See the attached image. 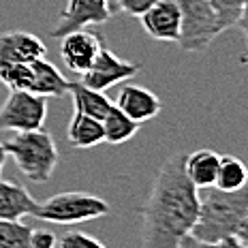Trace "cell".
Returning a JSON list of instances; mask_svg holds the SVG:
<instances>
[{"instance_id":"6da1fadb","label":"cell","mask_w":248,"mask_h":248,"mask_svg":"<svg viewBox=\"0 0 248 248\" xmlns=\"http://www.w3.org/2000/svg\"><path fill=\"white\" fill-rule=\"evenodd\" d=\"M186 154H173L158 169L141 210V248H180L199 216V188L184 171Z\"/></svg>"},{"instance_id":"7a4b0ae2","label":"cell","mask_w":248,"mask_h":248,"mask_svg":"<svg viewBox=\"0 0 248 248\" xmlns=\"http://www.w3.org/2000/svg\"><path fill=\"white\" fill-rule=\"evenodd\" d=\"M248 214V182L237 190H220L216 186L199 190V216L190 235L203 242L235 237Z\"/></svg>"},{"instance_id":"3957f363","label":"cell","mask_w":248,"mask_h":248,"mask_svg":"<svg viewBox=\"0 0 248 248\" xmlns=\"http://www.w3.org/2000/svg\"><path fill=\"white\" fill-rule=\"evenodd\" d=\"M4 150L15 161L19 171L30 182L39 184L47 182L60 161V150L45 128L17 133L9 141H4Z\"/></svg>"},{"instance_id":"277c9868","label":"cell","mask_w":248,"mask_h":248,"mask_svg":"<svg viewBox=\"0 0 248 248\" xmlns=\"http://www.w3.org/2000/svg\"><path fill=\"white\" fill-rule=\"evenodd\" d=\"M109 212V203L105 199H101L99 195L73 190V193H58L54 197L45 199L43 203L37 201L32 216L54 225H77L94 218H103Z\"/></svg>"},{"instance_id":"5b68a950","label":"cell","mask_w":248,"mask_h":248,"mask_svg":"<svg viewBox=\"0 0 248 248\" xmlns=\"http://www.w3.org/2000/svg\"><path fill=\"white\" fill-rule=\"evenodd\" d=\"M0 81L9 90H26L41 96L69 94V79L45 58L28 64L0 66Z\"/></svg>"},{"instance_id":"8992f818","label":"cell","mask_w":248,"mask_h":248,"mask_svg":"<svg viewBox=\"0 0 248 248\" xmlns=\"http://www.w3.org/2000/svg\"><path fill=\"white\" fill-rule=\"evenodd\" d=\"M180 7V39L182 51L195 54L212 45V41L223 32L214 7L210 0H175Z\"/></svg>"},{"instance_id":"52a82bcc","label":"cell","mask_w":248,"mask_h":248,"mask_svg":"<svg viewBox=\"0 0 248 248\" xmlns=\"http://www.w3.org/2000/svg\"><path fill=\"white\" fill-rule=\"evenodd\" d=\"M47 118V96L26 90H11L0 105V133L2 131H37Z\"/></svg>"},{"instance_id":"ba28073f","label":"cell","mask_w":248,"mask_h":248,"mask_svg":"<svg viewBox=\"0 0 248 248\" xmlns=\"http://www.w3.org/2000/svg\"><path fill=\"white\" fill-rule=\"evenodd\" d=\"M109 0H66V7L62 9L58 24L51 28V37L62 39L64 34L75 30H86L88 26L105 24L111 17Z\"/></svg>"},{"instance_id":"9c48e42d","label":"cell","mask_w":248,"mask_h":248,"mask_svg":"<svg viewBox=\"0 0 248 248\" xmlns=\"http://www.w3.org/2000/svg\"><path fill=\"white\" fill-rule=\"evenodd\" d=\"M139 69H141V66H139L137 62H126V60L118 58L111 49L101 47L94 62H92V66L81 75V81H84L88 88H92V90L105 92L107 88L131 79L133 75L139 73Z\"/></svg>"},{"instance_id":"30bf717a","label":"cell","mask_w":248,"mask_h":248,"mask_svg":"<svg viewBox=\"0 0 248 248\" xmlns=\"http://www.w3.org/2000/svg\"><path fill=\"white\" fill-rule=\"evenodd\" d=\"M60 58L71 73L84 75L103 47V37L88 30H75L60 39Z\"/></svg>"},{"instance_id":"8fae6325","label":"cell","mask_w":248,"mask_h":248,"mask_svg":"<svg viewBox=\"0 0 248 248\" xmlns=\"http://www.w3.org/2000/svg\"><path fill=\"white\" fill-rule=\"evenodd\" d=\"M47 56V47L37 34L11 30L0 34V66L7 64H28Z\"/></svg>"},{"instance_id":"7c38bea8","label":"cell","mask_w":248,"mask_h":248,"mask_svg":"<svg viewBox=\"0 0 248 248\" xmlns=\"http://www.w3.org/2000/svg\"><path fill=\"white\" fill-rule=\"evenodd\" d=\"M143 30L156 41L178 43L180 39V7L175 0H158L141 15Z\"/></svg>"},{"instance_id":"4fadbf2b","label":"cell","mask_w":248,"mask_h":248,"mask_svg":"<svg viewBox=\"0 0 248 248\" xmlns=\"http://www.w3.org/2000/svg\"><path fill=\"white\" fill-rule=\"evenodd\" d=\"M113 105L118 107L122 113H126L131 120H135L137 124H143L152 118H156L163 109V103L154 94L152 90L137 84H126L118 92V99Z\"/></svg>"},{"instance_id":"5bb4252c","label":"cell","mask_w":248,"mask_h":248,"mask_svg":"<svg viewBox=\"0 0 248 248\" xmlns=\"http://www.w3.org/2000/svg\"><path fill=\"white\" fill-rule=\"evenodd\" d=\"M34 208L37 201L26 186L0 178V220H22L32 216Z\"/></svg>"},{"instance_id":"9a60e30c","label":"cell","mask_w":248,"mask_h":248,"mask_svg":"<svg viewBox=\"0 0 248 248\" xmlns=\"http://www.w3.org/2000/svg\"><path fill=\"white\" fill-rule=\"evenodd\" d=\"M218 163H220L218 152H214V150H210V148H201V150H195V152L184 156V171L188 175V180L197 186L199 190L210 188V186H214Z\"/></svg>"},{"instance_id":"2e32d148","label":"cell","mask_w":248,"mask_h":248,"mask_svg":"<svg viewBox=\"0 0 248 248\" xmlns=\"http://www.w3.org/2000/svg\"><path fill=\"white\" fill-rule=\"evenodd\" d=\"M69 94L73 96V107L75 111L92 116L96 120H103L105 113L111 109L113 103L105 96V92L92 90L84 81H69Z\"/></svg>"},{"instance_id":"e0dca14e","label":"cell","mask_w":248,"mask_h":248,"mask_svg":"<svg viewBox=\"0 0 248 248\" xmlns=\"http://www.w3.org/2000/svg\"><path fill=\"white\" fill-rule=\"evenodd\" d=\"M66 137H69V143L73 148H94L105 141L103 122L92 116L75 111L69 122V128H66Z\"/></svg>"},{"instance_id":"ac0fdd59","label":"cell","mask_w":248,"mask_h":248,"mask_svg":"<svg viewBox=\"0 0 248 248\" xmlns=\"http://www.w3.org/2000/svg\"><path fill=\"white\" fill-rule=\"evenodd\" d=\"M103 135H105V141L111 143V146H120V143L128 141V139L135 137V133L139 131V124L135 120L122 113L116 105H111V109L105 113L103 118Z\"/></svg>"},{"instance_id":"d6986e66","label":"cell","mask_w":248,"mask_h":248,"mask_svg":"<svg viewBox=\"0 0 248 248\" xmlns=\"http://www.w3.org/2000/svg\"><path fill=\"white\" fill-rule=\"evenodd\" d=\"M248 182V167L242 158L237 156H220L218 171H216L214 186L220 190H237Z\"/></svg>"},{"instance_id":"ffe728a7","label":"cell","mask_w":248,"mask_h":248,"mask_svg":"<svg viewBox=\"0 0 248 248\" xmlns=\"http://www.w3.org/2000/svg\"><path fill=\"white\" fill-rule=\"evenodd\" d=\"M32 229L19 220H0V248H32Z\"/></svg>"},{"instance_id":"44dd1931","label":"cell","mask_w":248,"mask_h":248,"mask_svg":"<svg viewBox=\"0 0 248 248\" xmlns=\"http://www.w3.org/2000/svg\"><path fill=\"white\" fill-rule=\"evenodd\" d=\"M210 4L214 7L216 15H218L220 28H223V32H225V30H229L235 26L244 0H210Z\"/></svg>"},{"instance_id":"7402d4cb","label":"cell","mask_w":248,"mask_h":248,"mask_svg":"<svg viewBox=\"0 0 248 248\" xmlns=\"http://www.w3.org/2000/svg\"><path fill=\"white\" fill-rule=\"evenodd\" d=\"M60 248H107L94 235H88L84 231H69L60 237Z\"/></svg>"},{"instance_id":"603a6c76","label":"cell","mask_w":248,"mask_h":248,"mask_svg":"<svg viewBox=\"0 0 248 248\" xmlns=\"http://www.w3.org/2000/svg\"><path fill=\"white\" fill-rule=\"evenodd\" d=\"M180 248H248V246L242 244L237 237H227V240H218V242H203L193 235H186Z\"/></svg>"},{"instance_id":"cb8c5ba5","label":"cell","mask_w":248,"mask_h":248,"mask_svg":"<svg viewBox=\"0 0 248 248\" xmlns=\"http://www.w3.org/2000/svg\"><path fill=\"white\" fill-rule=\"evenodd\" d=\"M158 0H116V9L118 13H126L131 17H141Z\"/></svg>"},{"instance_id":"d4e9b609","label":"cell","mask_w":248,"mask_h":248,"mask_svg":"<svg viewBox=\"0 0 248 248\" xmlns=\"http://www.w3.org/2000/svg\"><path fill=\"white\" fill-rule=\"evenodd\" d=\"M30 246L32 248H56L58 240L51 231H34L32 229V237H30Z\"/></svg>"},{"instance_id":"484cf974","label":"cell","mask_w":248,"mask_h":248,"mask_svg":"<svg viewBox=\"0 0 248 248\" xmlns=\"http://www.w3.org/2000/svg\"><path fill=\"white\" fill-rule=\"evenodd\" d=\"M235 26L242 30L244 41H246V47H248V0H244V4H242V11H240V15H237Z\"/></svg>"},{"instance_id":"4316f807","label":"cell","mask_w":248,"mask_h":248,"mask_svg":"<svg viewBox=\"0 0 248 248\" xmlns=\"http://www.w3.org/2000/svg\"><path fill=\"white\" fill-rule=\"evenodd\" d=\"M235 237H237V240H240L244 246H248V214H246V218L242 220V225H240V229H237Z\"/></svg>"},{"instance_id":"83f0119b","label":"cell","mask_w":248,"mask_h":248,"mask_svg":"<svg viewBox=\"0 0 248 248\" xmlns=\"http://www.w3.org/2000/svg\"><path fill=\"white\" fill-rule=\"evenodd\" d=\"M7 150H4V141H0V178H2V169H4V163H7Z\"/></svg>"},{"instance_id":"f1b7e54d","label":"cell","mask_w":248,"mask_h":248,"mask_svg":"<svg viewBox=\"0 0 248 248\" xmlns=\"http://www.w3.org/2000/svg\"><path fill=\"white\" fill-rule=\"evenodd\" d=\"M109 9H111V13H113V15L118 13V9H116V0H109Z\"/></svg>"}]
</instances>
